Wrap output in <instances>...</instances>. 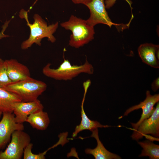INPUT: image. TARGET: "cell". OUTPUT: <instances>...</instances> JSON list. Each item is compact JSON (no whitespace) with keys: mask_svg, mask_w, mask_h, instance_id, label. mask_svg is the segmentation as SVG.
Wrapping results in <instances>:
<instances>
[{"mask_svg":"<svg viewBox=\"0 0 159 159\" xmlns=\"http://www.w3.org/2000/svg\"><path fill=\"white\" fill-rule=\"evenodd\" d=\"M19 16L21 18L26 20L27 25L30 30L29 38L21 44L22 49H27L34 43L40 46L42 39L45 37H47L48 40L52 43L55 41L56 38L53 34L58 27V22L48 25L47 22L39 15L35 14L34 16V23L30 24L28 20L27 11L24 9L20 11Z\"/></svg>","mask_w":159,"mask_h":159,"instance_id":"1","label":"cell"},{"mask_svg":"<svg viewBox=\"0 0 159 159\" xmlns=\"http://www.w3.org/2000/svg\"><path fill=\"white\" fill-rule=\"evenodd\" d=\"M18 98L21 101L30 102L37 99L46 90L47 84L30 77L16 82H11L2 87Z\"/></svg>","mask_w":159,"mask_h":159,"instance_id":"2","label":"cell"},{"mask_svg":"<svg viewBox=\"0 0 159 159\" xmlns=\"http://www.w3.org/2000/svg\"><path fill=\"white\" fill-rule=\"evenodd\" d=\"M60 25L72 32L69 41V44L72 47L78 48L94 39V27L88 24L86 20L72 15L68 21L61 23Z\"/></svg>","mask_w":159,"mask_h":159,"instance_id":"3","label":"cell"},{"mask_svg":"<svg viewBox=\"0 0 159 159\" xmlns=\"http://www.w3.org/2000/svg\"><path fill=\"white\" fill-rule=\"evenodd\" d=\"M51 65L49 63L47 64L43 68L42 73L45 76L57 80H70L81 73L92 74L94 71L92 65L87 60L82 65H72L68 59L64 58L58 68H51Z\"/></svg>","mask_w":159,"mask_h":159,"instance_id":"4","label":"cell"},{"mask_svg":"<svg viewBox=\"0 0 159 159\" xmlns=\"http://www.w3.org/2000/svg\"><path fill=\"white\" fill-rule=\"evenodd\" d=\"M5 150L0 151V159H21L26 147L30 143L29 135L22 130L15 131Z\"/></svg>","mask_w":159,"mask_h":159,"instance_id":"5","label":"cell"},{"mask_svg":"<svg viewBox=\"0 0 159 159\" xmlns=\"http://www.w3.org/2000/svg\"><path fill=\"white\" fill-rule=\"evenodd\" d=\"M89 9L90 16L86 21L89 25L94 27L99 24H103L111 27L118 24L113 23L110 18L106 10L104 0H92L86 4Z\"/></svg>","mask_w":159,"mask_h":159,"instance_id":"6","label":"cell"},{"mask_svg":"<svg viewBox=\"0 0 159 159\" xmlns=\"http://www.w3.org/2000/svg\"><path fill=\"white\" fill-rule=\"evenodd\" d=\"M150 134L155 138L159 137V104L157 103L156 108L148 118L144 120L139 125L137 130L133 131L131 137L138 140L147 134Z\"/></svg>","mask_w":159,"mask_h":159,"instance_id":"7","label":"cell"},{"mask_svg":"<svg viewBox=\"0 0 159 159\" xmlns=\"http://www.w3.org/2000/svg\"><path fill=\"white\" fill-rule=\"evenodd\" d=\"M0 121V150L4 149L9 142L11 135L15 131L23 130V123L17 122L13 113H3Z\"/></svg>","mask_w":159,"mask_h":159,"instance_id":"8","label":"cell"},{"mask_svg":"<svg viewBox=\"0 0 159 159\" xmlns=\"http://www.w3.org/2000/svg\"><path fill=\"white\" fill-rule=\"evenodd\" d=\"M146 97L143 102L138 105L133 106L127 110L124 113L123 116H127L130 113L135 110L141 109L142 113L139 120L136 123H130L133 127V131L136 130L140 124L145 120L149 118L153 113L155 108L154 106L158 102L159 94L152 95L150 91L146 92Z\"/></svg>","mask_w":159,"mask_h":159,"instance_id":"9","label":"cell"},{"mask_svg":"<svg viewBox=\"0 0 159 159\" xmlns=\"http://www.w3.org/2000/svg\"><path fill=\"white\" fill-rule=\"evenodd\" d=\"M43 106L38 99L30 102L20 101L14 104L13 113L14 115L16 122L23 123L26 122L27 117L30 115L43 110Z\"/></svg>","mask_w":159,"mask_h":159,"instance_id":"10","label":"cell"},{"mask_svg":"<svg viewBox=\"0 0 159 159\" xmlns=\"http://www.w3.org/2000/svg\"><path fill=\"white\" fill-rule=\"evenodd\" d=\"M4 61L8 76L11 82L19 81L31 77L28 68L16 60L11 59Z\"/></svg>","mask_w":159,"mask_h":159,"instance_id":"11","label":"cell"},{"mask_svg":"<svg viewBox=\"0 0 159 159\" xmlns=\"http://www.w3.org/2000/svg\"><path fill=\"white\" fill-rule=\"evenodd\" d=\"M159 49V45L146 43L139 46L138 52L143 62L152 67L158 68Z\"/></svg>","mask_w":159,"mask_h":159,"instance_id":"12","label":"cell"},{"mask_svg":"<svg viewBox=\"0 0 159 159\" xmlns=\"http://www.w3.org/2000/svg\"><path fill=\"white\" fill-rule=\"evenodd\" d=\"M91 131L92 134L91 137L95 139L97 141V145L96 147L94 149H86L85 150L86 154L92 155L95 159H121L119 155L111 153L105 148L99 139L97 128Z\"/></svg>","mask_w":159,"mask_h":159,"instance_id":"13","label":"cell"},{"mask_svg":"<svg viewBox=\"0 0 159 159\" xmlns=\"http://www.w3.org/2000/svg\"><path fill=\"white\" fill-rule=\"evenodd\" d=\"M84 103L82 102L81 107V120L80 124L77 125L72 133L73 138L76 137L80 132L85 130L92 131L98 128H105L111 127L108 125H103L97 121L90 120L87 116L83 107Z\"/></svg>","mask_w":159,"mask_h":159,"instance_id":"14","label":"cell"},{"mask_svg":"<svg viewBox=\"0 0 159 159\" xmlns=\"http://www.w3.org/2000/svg\"><path fill=\"white\" fill-rule=\"evenodd\" d=\"M26 122H28L34 128L44 130L49 126L50 120L47 113L43 110L30 115L27 117Z\"/></svg>","mask_w":159,"mask_h":159,"instance_id":"15","label":"cell"},{"mask_svg":"<svg viewBox=\"0 0 159 159\" xmlns=\"http://www.w3.org/2000/svg\"><path fill=\"white\" fill-rule=\"evenodd\" d=\"M21 101L12 94L0 87V111L2 113H13L14 106L16 102Z\"/></svg>","mask_w":159,"mask_h":159,"instance_id":"16","label":"cell"},{"mask_svg":"<svg viewBox=\"0 0 159 159\" xmlns=\"http://www.w3.org/2000/svg\"><path fill=\"white\" fill-rule=\"evenodd\" d=\"M138 144L143 150L139 157L148 156L150 159L159 158V145L148 140L138 142Z\"/></svg>","mask_w":159,"mask_h":159,"instance_id":"17","label":"cell"},{"mask_svg":"<svg viewBox=\"0 0 159 159\" xmlns=\"http://www.w3.org/2000/svg\"><path fill=\"white\" fill-rule=\"evenodd\" d=\"M33 146L32 143H30L25 148L23 153L24 159H44L45 155L48 150L42 153L34 154L32 152V150Z\"/></svg>","mask_w":159,"mask_h":159,"instance_id":"18","label":"cell"},{"mask_svg":"<svg viewBox=\"0 0 159 159\" xmlns=\"http://www.w3.org/2000/svg\"><path fill=\"white\" fill-rule=\"evenodd\" d=\"M11 82L7 75L5 61L0 58V87H3Z\"/></svg>","mask_w":159,"mask_h":159,"instance_id":"19","label":"cell"},{"mask_svg":"<svg viewBox=\"0 0 159 159\" xmlns=\"http://www.w3.org/2000/svg\"><path fill=\"white\" fill-rule=\"evenodd\" d=\"M129 5L131 10L132 8L131 5L132 4V2L129 0H125ZM116 0H106L105 1L106 8V9H109L112 7L115 3Z\"/></svg>","mask_w":159,"mask_h":159,"instance_id":"20","label":"cell"},{"mask_svg":"<svg viewBox=\"0 0 159 159\" xmlns=\"http://www.w3.org/2000/svg\"><path fill=\"white\" fill-rule=\"evenodd\" d=\"M9 22L10 21H6L4 25L3 26L2 29L0 32V39L3 38L8 37L9 36L5 34L4 33L7 28Z\"/></svg>","mask_w":159,"mask_h":159,"instance_id":"21","label":"cell"},{"mask_svg":"<svg viewBox=\"0 0 159 159\" xmlns=\"http://www.w3.org/2000/svg\"><path fill=\"white\" fill-rule=\"evenodd\" d=\"M159 77H158L154 80L151 84V88L152 90L154 92L156 91L159 89Z\"/></svg>","mask_w":159,"mask_h":159,"instance_id":"22","label":"cell"},{"mask_svg":"<svg viewBox=\"0 0 159 159\" xmlns=\"http://www.w3.org/2000/svg\"><path fill=\"white\" fill-rule=\"evenodd\" d=\"M74 4H83L85 5L92 0H71Z\"/></svg>","mask_w":159,"mask_h":159,"instance_id":"23","label":"cell"},{"mask_svg":"<svg viewBox=\"0 0 159 159\" xmlns=\"http://www.w3.org/2000/svg\"><path fill=\"white\" fill-rule=\"evenodd\" d=\"M2 114H3V113L1 112L0 111V117H1V116L2 115Z\"/></svg>","mask_w":159,"mask_h":159,"instance_id":"24","label":"cell"}]
</instances>
